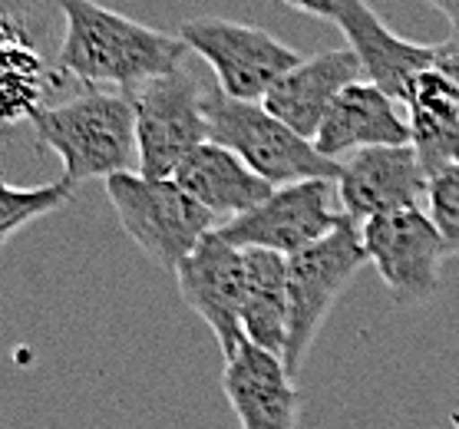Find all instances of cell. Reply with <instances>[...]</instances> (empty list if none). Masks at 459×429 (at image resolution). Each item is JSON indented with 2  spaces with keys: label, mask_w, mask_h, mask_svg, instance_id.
<instances>
[{
  "label": "cell",
  "mask_w": 459,
  "mask_h": 429,
  "mask_svg": "<svg viewBox=\"0 0 459 429\" xmlns=\"http://www.w3.org/2000/svg\"><path fill=\"white\" fill-rule=\"evenodd\" d=\"M106 195L139 252L172 274L199 248L205 235L219 228V219L209 209H202L188 192L178 189L176 178H146L143 172H123L106 178Z\"/></svg>",
  "instance_id": "obj_4"
},
{
  "label": "cell",
  "mask_w": 459,
  "mask_h": 429,
  "mask_svg": "<svg viewBox=\"0 0 459 429\" xmlns=\"http://www.w3.org/2000/svg\"><path fill=\"white\" fill-rule=\"evenodd\" d=\"M433 11L443 13V21H449L453 37H459V0H427Z\"/></svg>",
  "instance_id": "obj_24"
},
{
  "label": "cell",
  "mask_w": 459,
  "mask_h": 429,
  "mask_svg": "<svg viewBox=\"0 0 459 429\" xmlns=\"http://www.w3.org/2000/svg\"><path fill=\"white\" fill-rule=\"evenodd\" d=\"M209 86L188 66L159 76L143 90L129 93L136 109L139 172L146 178H172L202 142H209L205 119Z\"/></svg>",
  "instance_id": "obj_7"
},
{
  "label": "cell",
  "mask_w": 459,
  "mask_h": 429,
  "mask_svg": "<svg viewBox=\"0 0 459 429\" xmlns=\"http://www.w3.org/2000/svg\"><path fill=\"white\" fill-rule=\"evenodd\" d=\"M60 17L63 37L53 66L63 83L109 86L129 96L159 76L176 73L192 53L178 33L146 27L96 0H60Z\"/></svg>",
  "instance_id": "obj_1"
},
{
  "label": "cell",
  "mask_w": 459,
  "mask_h": 429,
  "mask_svg": "<svg viewBox=\"0 0 459 429\" xmlns=\"http://www.w3.org/2000/svg\"><path fill=\"white\" fill-rule=\"evenodd\" d=\"M178 37L212 66L221 93L238 103H264L272 86L304 60L264 27L225 17H192L178 27Z\"/></svg>",
  "instance_id": "obj_6"
},
{
  "label": "cell",
  "mask_w": 459,
  "mask_h": 429,
  "mask_svg": "<svg viewBox=\"0 0 459 429\" xmlns=\"http://www.w3.org/2000/svg\"><path fill=\"white\" fill-rule=\"evenodd\" d=\"M172 178L178 182V189L188 192L192 199L199 202L202 209H209L219 219V225L251 211L274 192L272 182H264L231 149L219 146L212 139L202 142L178 166V172Z\"/></svg>",
  "instance_id": "obj_16"
},
{
  "label": "cell",
  "mask_w": 459,
  "mask_h": 429,
  "mask_svg": "<svg viewBox=\"0 0 459 429\" xmlns=\"http://www.w3.org/2000/svg\"><path fill=\"white\" fill-rule=\"evenodd\" d=\"M427 215L437 225L446 254H459V166L429 178Z\"/></svg>",
  "instance_id": "obj_21"
},
{
  "label": "cell",
  "mask_w": 459,
  "mask_h": 429,
  "mask_svg": "<svg viewBox=\"0 0 459 429\" xmlns=\"http://www.w3.org/2000/svg\"><path fill=\"white\" fill-rule=\"evenodd\" d=\"M205 119H209L212 142L231 149L251 172H258L274 189L311 182V178L337 182L341 162L321 156L311 139L298 136L261 103H238V99H229L219 86H209Z\"/></svg>",
  "instance_id": "obj_3"
},
{
  "label": "cell",
  "mask_w": 459,
  "mask_h": 429,
  "mask_svg": "<svg viewBox=\"0 0 459 429\" xmlns=\"http://www.w3.org/2000/svg\"><path fill=\"white\" fill-rule=\"evenodd\" d=\"M221 390L241 429H298L301 393L281 356L245 340L225 360Z\"/></svg>",
  "instance_id": "obj_13"
},
{
  "label": "cell",
  "mask_w": 459,
  "mask_h": 429,
  "mask_svg": "<svg viewBox=\"0 0 459 429\" xmlns=\"http://www.w3.org/2000/svg\"><path fill=\"white\" fill-rule=\"evenodd\" d=\"M337 202L354 225L370 219L397 215L410 209H427L429 176L413 146L360 149L341 159L337 172Z\"/></svg>",
  "instance_id": "obj_10"
},
{
  "label": "cell",
  "mask_w": 459,
  "mask_h": 429,
  "mask_svg": "<svg viewBox=\"0 0 459 429\" xmlns=\"http://www.w3.org/2000/svg\"><path fill=\"white\" fill-rule=\"evenodd\" d=\"M284 4L298 13L317 17V21H334V7H331V0H284Z\"/></svg>",
  "instance_id": "obj_23"
},
{
  "label": "cell",
  "mask_w": 459,
  "mask_h": 429,
  "mask_svg": "<svg viewBox=\"0 0 459 429\" xmlns=\"http://www.w3.org/2000/svg\"><path fill=\"white\" fill-rule=\"evenodd\" d=\"M314 146L334 162L360 149L410 146V123L394 96H386L370 80H357L327 109Z\"/></svg>",
  "instance_id": "obj_15"
},
{
  "label": "cell",
  "mask_w": 459,
  "mask_h": 429,
  "mask_svg": "<svg viewBox=\"0 0 459 429\" xmlns=\"http://www.w3.org/2000/svg\"><path fill=\"white\" fill-rule=\"evenodd\" d=\"M74 202V185L70 182H47V185H30V189H17L0 172V248L23 231L33 221L47 219L53 211L66 209Z\"/></svg>",
  "instance_id": "obj_20"
},
{
  "label": "cell",
  "mask_w": 459,
  "mask_h": 429,
  "mask_svg": "<svg viewBox=\"0 0 459 429\" xmlns=\"http://www.w3.org/2000/svg\"><path fill=\"white\" fill-rule=\"evenodd\" d=\"M360 241L397 304H423L437 297L449 254L427 209L370 219L360 225Z\"/></svg>",
  "instance_id": "obj_9"
},
{
  "label": "cell",
  "mask_w": 459,
  "mask_h": 429,
  "mask_svg": "<svg viewBox=\"0 0 459 429\" xmlns=\"http://www.w3.org/2000/svg\"><path fill=\"white\" fill-rule=\"evenodd\" d=\"M344 211L337 202V185L331 178H311L274 189L268 199L238 219L219 225V235L238 252L258 248L281 258L304 252L344 225Z\"/></svg>",
  "instance_id": "obj_8"
},
{
  "label": "cell",
  "mask_w": 459,
  "mask_h": 429,
  "mask_svg": "<svg viewBox=\"0 0 459 429\" xmlns=\"http://www.w3.org/2000/svg\"><path fill=\"white\" fill-rule=\"evenodd\" d=\"M334 21L344 33L347 47L364 66V80L380 86L397 103H407L410 86L420 73L437 66V43L403 40L380 21V13L367 0H331Z\"/></svg>",
  "instance_id": "obj_12"
},
{
  "label": "cell",
  "mask_w": 459,
  "mask_h": 429,
  "mask_svg": "<svg viewBox=\"0 0 459 429\" xmlns=\"http://www.w3.org/2000/svg\"><path fill=\"white\" fill-rule=\"evenodd\" d=\"M288 258L274 252H245V304H241V334L268 354L281 356L288 347Z\"/></svg>",
  "instance_id": "obj_19"
},
{
  "label": "cell",
  "mask_w": 459,
  "mask_h": 429,
  "mask_svg": "<svg viewBox=\"0 0 459 429\" xmlns=\"http://www.w3.org/2000/svg\"><path fill=\"white\" fill-rule=\"evenodd\" d=\"M60 86V73L43 56L37 33L0 13V129L33 123Z\"/></svg>",
  "instance_id": "obj_17"
},
{
  "label": "cell",
  "mask_w": 459,
  "mask_h": 429,
  "mask_svg": "<svg viewBox=\"0 0 459 429\" xmlns=\"http://www.w3.org/2000/svg\"><path fill=\"white\" fill-rule=\"evenodd\" d=\"M370 262L360 241V225L344 219V225L331 231L317 245L288 258V304H291V324H288V347L284 366L298 373L304 356L311 350L314 337L321 334L324 321L331 317L337 297L351 287L357 274Z\"/></svg>",
  "instance_id": "obj_5"
},
{
  "label": "cell",
  "mask_w": 459,
  "mask_h": 429,
  "mask_svg": "<svg viewBox=\"0 0 459 429\" xmlns=\"http://www.w3.org/2000/svg\"><path fill=\"white\" fill-rule=\"evenodd\" d=\"M437 70L453 83L459 103V37H449V40L437 43Z\"/></svg>",
  "instance_id": "obj_22"
},
{
  "label": "cell",
  "mask_w": 459,
  "mask_h": 429,
  "mask_svg": "<svg viewBox=\"0 0 459 429\" xmlns=\"http://www.w3.org/2000/svg\"><path fill=\"white\" fill-rule=\"evenodd\" d=\"M178 297L188 311L209 324L229 360L241 344V304H245V252L221 238L219 228L199 241V248L176 268Z\"/></svg>",
  "instance_id": "obj_11"
},
{
  "label": "cell",
  "mask_w": 459,
  "mask_h": 429,
  "mask_svg": "<svg viewBox=\"0 0 459 429\" xmlns=\"http://www.w3.org/2000/svg\"><path fill=\"white\" fill-rule=\"evenodd\" d=\"M37 146L56 152L63 182H93L139 172L136 109L116 90H90L63 103H47L33 116Z\"/></svg>",
  "instance_id": "obj_2"
},
{
  "label": "cell",
  "mask_w": 459,
  "mask_h": 429,
  "mask_svg": "<svg viewBox=\"0 0 459 429\" xmlns=\"http://www.w3.org/2000/svg\"><path fill=\"white\" fill-rule=\"evenodd\" d=\"M410 146L429 178L459 166V103L456 90L437 66L417 76L407 93Z\"/></svg>",
  "instance_id": "obj_18"
},
{
  "label": "cell",
  "mask_w": 459,
  "mask_h": 429,
  "mask_svg": "<svg viewBox=\"0 0 459 429\" xmlns=\"http://www.w3.org/2000/svg\"><path fill=\"white\" fill-rule=\"evenodd\" d=\"M357 80H364V66L354 56V50L334 47V50L314 53L294 66L291 73H284L261 106L298 136L314 142L327 109Z\"/></svg>",
  "instance_id": "obj_14"
}]
</instances>
